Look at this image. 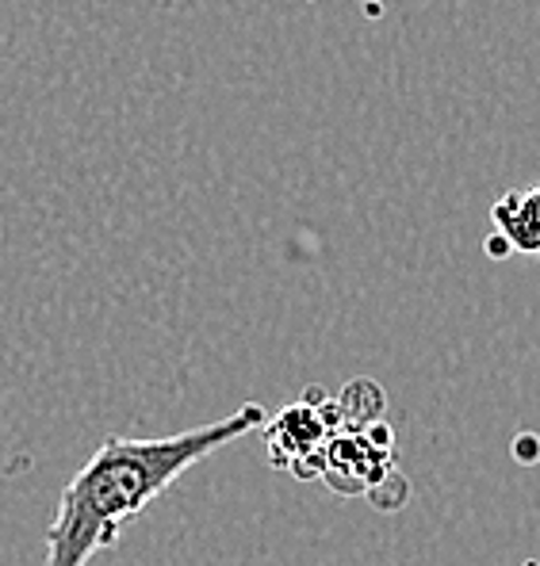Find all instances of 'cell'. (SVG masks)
Instances as JSON below:
<instances>
[{
    "label": "cell",
    "instance_id": "1",
    "mask_svg": "<svg viewBox=\"0 0 540 566\" xmlns=\"http://www.w3.org/2000/svg\"><path fill=\"white\" fill-rule=\"evenodd\" d=\"M264 421H269L264 406L246 402L227 418L173 437H107L58 497V513L46 528L43 566H89L93 555L115 547L120 532L138 513H146L188 468L227 448L230 440L261 429Z\"/></svg>",
    "mask_w": 540,
    "mask_h": 566
},
{
    "label": "cell",
    "instance_id": "3",
    "mask_svg": "<svg viewBox=\"0 0 540 566\" xmlns=\"http://www.w3.org/2000/svg\"><path fill=\"white\" fill-rule=\"evenodd\" d=\"M387 474H395V437L387 421L361 432L338 429L330 437L319 479H326L338 494H372Z\"/></svg>",
    "mask_w": 540,
    "mask_h": 566
},
{
    "label": "cell",
    "instance_id": "4",
    "mask_svg": "<svg viewBox=\"0 0 540 566\" xmlns=\"http://www.w3.org/2000/svg\"><path fill=\"white\" fill-rule=\"evenodd\" d=\"M491 222L510 253L540 256V185L502 191L491 207Z\"/></svg>",
    "mask_w": 540,
    "mask_h": 566
},
{
    "label": "cell",
    "instance_id": "2",
    "mask_svg": "<svg viewBox=\"0 0 540 566\" xmlns=\"http://www.w3.org/2000/svg\"><path fill=\"white\" fill-rule=\"evenodd\" d=\"M342 429L338 424V402H322L319 390H307L303 402H292L264 421V444L269 460L284 468L295 479H319L322 455H326L330 437Z\"/></svg>",
    "mask_w": 540,
    "mask_h": 566
},
{
    "label": "cell",
    "instance_id": "5",
    "mask_svg": "<svg viewBox=\"0 0 540 566\" xmlns=\"http://www.w3.org/2000/svg\"><path fill=\"white\" fill-rule=\"evenodd\" d=\"M487 253H491L495 261H502V256H510V245H506L498 234H491V238H487Z\"/></svg>",
    "mask_w": 540,
    "mask_h": 566
}]
</instances>
